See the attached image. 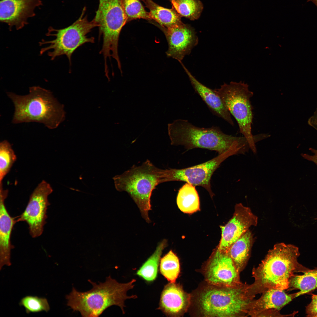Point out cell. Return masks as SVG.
<instances>
[{
  "instance_id": "9c48e42d",
  "label": "cell",
  "mask_w": 317,
  "mask_h": 317,
  "mask_svg": "<svg viewBox=\"0 0 317 317\" xmlns=\"http://www.w3.org/2000/svg\"><path fill=\"white\" fill-rule=\"evenodd\" d=\"M98 25L99 36L103 38L100 53L104 62L113 57L120 62L118 53V41L121 31L127 23L122 0H99L98 8L93 19Z\"/></svg>"
},
{
  "instance_id": "d6a6232c",
  "label": "cell",
  "mask_w": 317,
  "mask_h": 317,
  "mask_svg": "<svg viewBox=\"0 0 317 317\" xmlns=\"http://www.w3.org/2000/svg\"><path fill=\"white\" fill-rule=\"evenodd\" d=\"M317 7V0H310Z\"/></svg>"
},
{
  "instance_id": "7a4b0ae2",
  "label": "cell",
  "mask_w": 317,
  "mask_h": 317,
  "mask_svg": "<svg viewBox=\"0 0 317 317\" xmlns=\"http://www.w3.org/2000/svg\"><path fill=\"white\" fill-rule=\"evenodd\" d=\"M168 130L171 144L182 146L188 150L205 149L215 151L220 155L229 150L235 149L244 154L250 149L244 136L227 134L218 127H200L188 120L178 119L168 124Z\"/></svg>"
},
{
  "instance_id": "277c9868",
  "label": "cell",
  "mask_w": 317,
  "mask_h": 317,
  "mask_svg": "<svg viewBox=\"0 0 317 317\" xmlns=\"http://www.w3.org/2000/svg\"><path fill=\"white\" fill-rule=\"evenodd\" d=\"M14 107V124L35 122L50 129L57 128L65 118L64 106L50 90L38 86L31 87L25 95L7 92Z\"/></svg>"
},
{
  "instance_id": "603a6c76",
  "label": "cell",
  "mask_w": 317,
  "mask_h": 317,
  "mask_svg": "<svg viewBox=\"0 0 317 317\" xmlns=\"http://www.w3.org/2000/svg\"><path fill=\"white\" fill-rule=\"evenodd\" d=\"M166 245V240H163L158 245L154 252L137 271L138 276L148 282L153 281L156 279L161 256Z\"/></svg>"
},
{
  "instance_id": "8fae6325",
  "label": "cell",
  "mask_w": 317,
  "mask_h": 317,
  "mask_svg": "<svg viewBox=\"0 0 317 317\" xmlns=\"http://www.w3.org/2000/svg\"><path fill=\"white\" fill-rule=\"evenodd\" d=\"M53 191L49 183L42 181L31 194L23 212L17 217V222H25L28 224L29 233L33 238L40 236L43 232L48 207L50 205L48 198Z\"/></svg>"
},
{
  "instance_id": "d6986e66",
  "label": "cell",
  "mask_w": 317,
  "mask_h": 317,
  "mask_svg": "<svg viewBox=\"0 0 317 317\" xmlns=\"http://www.w3.org/2000/svg\"><path fill=\"white\" fill-rule=\"evenodd\" d=\"M257 299H254L250 303L248 316L257 317L260 313L267 310L279 311L285 305L297 297V292L291 294L284 290L276 289H269L262 293Z\"/></svg>"
},
{
  "instance_id": "f546056e",
  "label": "cell",
  "mask_w": 317,
  "mask_h": 317,
  "mask_svg": "<svg viewBox=\"0 0 317 317\" xmlns=\"http://www.w3.org/2000/svg\"><path fill=\"white\" fill-rule=\"evenodd\" d=\"M306 312L307 316L317 317V295H312L311 301L306 307Z\"/></svg>"
},
{
  "instance_id": "5bb4252c",
  "label": "cell",
  "mask_w": 317,
  "mask_h": 317,
  "mask_svg": "<svg viewBox=\"0 0 317 317\" xmlns=\"http://www.w3.org/2000/svg\"><path fill=\"white\" fill-rule=\"evenodd\" d=\"M258 217L249 207L242 203L235 205L232 217L224 226H221V238L217 248L227 252L230 247L252 226H256Z\"/></svg>"
},
{
  "instance_id": "52a82bcc",
  "label": "cell",
  "mask_w": 317,
  "mask_h": 317,
  "mask_svg": "<svg viewBox=\"0 0 317 317\" xmlns=\"http://www.w3.org/2000/svg\"><path fill=\"white\" fill-rule=\"evenodd\" d=\"M85 11L84 7L78 18L67 27L59 29L49 27L46 36H53L54 39L49 41L42 40L40 43V45H47L41 49L40 54L48 51V55L51 60L65 55L71 64L72 55L78 48L86 43H94L95 38L88 37L87 35L98 25L93 19L88 21L87 16L85 15Z\"/></svg>"
},
{
  "instance_id": "44dd1931",
  "label": "cell",
  "mask_w": 317,
  "mask_h": 317,
  "mask_svg": "<svg viewBox=\"0 0 317 317\" xmlns=\"http://www.w3.org/2000/svg\"><path fill=\"white\" fill-rule=\"evenodd\" d=\"M149 10L152 20L161 28H167L181 22V16L172 7L169 9L161 6L152 0H141Z\"/></svg>"
},
{
  "instance_id": "5b68a950",
  "label": "cell",
  "mask_w": 317,
  "mask_h": 317,
  "mask_svg": "<svg viewBox=\"0 0 317 317\" xmlns=\"http://www.w3.org/2000/svg\"><path fill=\"white\" fill-rule=\"evenodd\" d=\"M245 283L236 287L208 284L199 291L195 299L198 309L207 317L248 316L249 306L255 297Z\"/></svg>"
},
{
  "instance_id": "f1b7e54d",
  "label": "cell",
  "mask_w": 317,
  "mask_h": 317,
  "mask_svg": "<svg viewBox=\"0 0 317 317\" xmlns=\"http://www.w3.org/2000/svg\"><path fill=\"white\" fill-rule=\"evenodd\" d=\"M19 304L24 308L27 313L43 311L47 312L50 310L47 299L37 296H25L21 299Z\"/></svg>"
},
{
  "instance_id": "83f0119b",
  "label": "cell",
  "mask_w": 317,
  "mask_h": 317,
  "mask_svg": "<svg viewBox=\"0 0 317 317\" xmlns=\"http://www.w3.org/2000/svg\"><path fill=\"white\" fill-rule=\"evenodd\" d=\"M122 3L128 22L138 19L152 20L139 0H122Z\"/></svg>"
},
{
  "instance_id": "4fadbf2b",
  "label": "cell",
  "mask_w": 317,
  "mask_h": 317,
  "mask_svg": "<svg viewBox=\"0 0 317 317\" xmlns=\"http://www.w3.org/2000/svg\"><path fill=\"white\" fill-rule=\"evenodd\" d=\"M161 28L168 44L167 56L181 63L185 57L190 53L198 43V38L194 29L182 22Z\"/></svg>"
},
{
  "instance_id": "e0dca14e",
  "label": "cell",
  "mask_w": 317,
  "mask_h": 317,
  "mask_svg": "<svg viewBox=\"0 0 317 317\" xmlns=\"http://www.w3.org/2000/svg\"><path fill=\"white\" fill-rule=\"evenodd\" d=\"M8 190L0 188V270L5 265L10 266L11 250L14 246L11 244V237L12 230L16 222V218L11 216L7 211L5 201Z\"/></svg>"
},
{
  "instance_id": "1f68e13d",
  "label": "cell",
  "mask_w": 317,
  "mask_h": 317,
  "mask_svg": "<svg viewBox=\"0 0 317 317\" xmlns=\"http://www.w3.org/2000/svg\"><path fill=\"white\" fill-rule=\"evenodd\" d=\"M308 123L317 131V108L313 115L308 120Z\"/></svg>"
},
{
  "instance_id": "ffe728a7",
  "label": "cell",
  "mask_w": 317,
  "mask_h": 317,
  "mask_svg": "<svg viewBox=\"0 0 317 317\" xmlns=\"http://www.w3.org/2000/svg\"><path fill=\"white\" fill-rule=\"evenodd\" d=\"M253 242V235L249 230L230 247L226 252L232 259L240 273L247 265Z\"/></svg>"
},
{
  "instance_id": "484cf974",
  "label": "cell",
  "mask_w": 317,
  "mask_h": 317,
  "mask_svg": "<svg viewBox=\"0 0 317 317\" xmlns=\"http://www.w3.org/2000/svg\"><path fill=\"white\" fill-rule=\"evenodd\" d=\"M160 271L169 281L175 283L180 272L179 260L176 254L170 250L161 259Z\"/></svg>"
},
{
  "instance_id": "8992f818",
  "label": "cell",
  "mask_w": 317,
  "mask_h": 317,
  "mask_svg": "<svg viewBox=\"0 0 317 317\" xmlns=\"http://www.w3.org/2000/svg\"><path fill=\"white\" fill-rule=\"evenodd\" d=\"M164 171L147 160L141 165H134L113 178L117 190L125 191L129 194L147 222L150 221L148 212L151 209V193L156 186L164 182Z\"/></svg>"
},
{
  "instance_id": "4316f807",
  "label": "cell",
  "mask_w": 317,
  "mask_h": 317,
  "mask_svg": "<svg viewBox=\"0 0 317 317\" xmlns=\"http://www.w3.org/2000/svg\"><path fill=\"white\" fill-rule=\"evenodd\" d=\"M17 157L11 144L6 140L0 143V183L11 169Z\"/></svg>"
},
{
  "instance_id": "ac0fdd59",
  "label": "cell",
  "mask_w": 317,
  "mask_h": 317,
  "mask_svg": "<svg viewBox=\"0 0 317 317\" xmlns=\"http://www.w3.org/2000/svg\"><path fill=\"white\" fill-rule=\"evenodd\" d=\"M181 64L188 75L195 91L201 97L212 113L233 126L234 123L231 114L221 98L214 90L200 82L192 74L183 63Z\"/></svg>"
},
{
  "instance_id": "4dcf8cb0",
  "label": "cell",
  "mask_w": 317,
  "mask_h": 317,
  "mask_svg": "<svg viewBox=\"0 0 317 317\" xmlns=\"http://www.w3.org/2000/svg\"><path fill=\"white\" fill-rule=\"evenodd\" d=\"M309 149L313 153V155L304 154L301 155L305 159L313 162L317 166V150L311 148H310Z\"/></svg>"
},
{
  "instance_id": "836d02e7",
  "label": "cell",
  "mask_w": 317,
  "mask_h": 317,
  "mask_svg": "<svg viewBox=\"0 0 317 317\" xmlns=\"http://www.w3.org/2000/svg\"><path fill=\"white\" fill-rule=\"evenodd\" d=\"M316 219H317V217L316 218Z\"/></svg>"
},
{
  "instance_id": "7c38bea8",
  "label": "cell",
  "mask_w": 317,
  "mask_h": 317,
  "mask_svg": "<svg viewBox=\"0 0 317 317\" xmlns=\"http://www.w3.org/2000/svg\"><path fill=\"white\" fill-rule=\"evenodd\" d=\"M203 272L209 284L236 287L243 284L240 280V273L231 257L227 252L217 248L205 264Z\"/></svg>"
},
{
  "instance_id": "3957f363",
  "label": "cell",
  "mask_w": 317,
  "mask_h": 317,
  "mask_svg": "<svg viewBox=\"0 0 317 317\" xmlns=\"http://www.w3.org/2000/svg\"><path fill=\"white\" fill-rule=\"evenodd\" d=\"M92 285L89 291L80 292L73 287L70 293L66 296L67 305L73 311L79 312L83 317H98L107 308L117 306L125 313L124 301L128 299H136L137 296L127 295V291L133 289L136 281L133 279L125 283H119L110 276L104 282L97 284L90 279Z\"/></svg>"
},
{
  "instance_id": "ba28073f",
  "label": "cell",
  "mask_w": 317,
  "mask_h": 317,
  "mask_svg": "<svg viewBox=\"0 0 317 317\" xmlns=\"http://www.w3.org/2000/svg\"><path fill=\"white\" fill-rule=\"evenodd\" d=\"M214 90L236 119L240 132L247 139L254 154H256L255 136L252 134V130L253 114L250 98L253 93L249 90L248 85L241 81H232L229 84L224 83Z\"/></svg>"
},
{
  "instance_id": "d4e9b609",
  "label": "cell",
  "mask_w": 317,
  "mask_h": 317,
  "mask_svg": "<svg viewBox=\"0 0 317 317\" xmlns=\"http://www.w3.org/2000/svg\"><path fill=\"white\" fill-rule=\"evenodd\" d=\"M181 16L194 21L200 17L203 9L200 0H168Z\"/></svg>"
},
{
  "instance_id": "cb8c5ba5",
  "label": "cell",
  "mask_w": 317,
  "mask_h": 317,
  "mask_svg": "<svg viewBox=\"0 0 317 317\" xmlns=\"http://www.w3.org/2000/svg\"><path fill=\"white\" fill-rule=\"evenodd\" d=\"M302 275L294 274L289 281L288 290H299L297 297L308 293L317 288V268L309 269Z\"/></svg>"
},
{
  "instance_id": "2e32d148",
  "label": "cell",
  "mask_w": 317,
  "mask_h": 317,
  "mask_svg": "<svg viewBox=\"0 0 317 317\" xmlns=\"http://www.w3.org/2000/svg\"><path fill=\"white\" fill-rule=\"evenodd\" d=\"M191 298L180 284L170 282L164 286L161 292L158 309L167 316H181L188 310Z\"/></svg>"
},
{
  "instance_id": "6da1fadb",
  "label": "cell",
  "mask_w": 317,
  "mask_h": 317,
  "mask_svg": "<svg viewBox=\"0 0 317 317\" xmlns=\"http://www.w3.org/2000/svg\"><path fill=\"white\" fill-rule=\"evenodd\" d=\"M298 248L284 243L275 245L265 258L252 270L254 281L249 289L253 295L270 289H288L289 281L295 272L303 273L309 270L299 264Z\"/></svg>"
},
{
  "instance_id": "7402d4cb",
  "label": "cell",
  "mask_w": 317,
  "mask_h": 317,
  "mask_svg": "<svg viewBox=\"0 0 317 317\" xmlns=\"http://www.w3.org/2000/svg\"><path fill=\"white\" fill-rule=\"evenodd\" d=\"M176 202L184 213L191 214L200 210V200L195 186L186 183L179 190Z\"/></svg>"
},
{
  "instance_id": "30bf717a",
  "label": "cell",
  "mask_w": 317,
  "mask_h": 317,
  "mask_svg": "<svg viewBox=\"0 0 317 317\" xmlns=\"http://www.w3.org/2000/svg\"><path fill=\"white\" fill-rule=\"evenodd\" d=\"M240 154L238 150H229L203 163L182 169H165L164 181H183L194 186L205 188L211 197L214 195L211 179L215 171L225 160L232 156Z\"/></svg>"
},
{
  "instance_id": "9a60e30c",
  "label": "cell",
  "mask_w": 317,
  "mask_h": 317,
  "mask_svg": "<svg viewBox=\"0 0 317 317\" xmlns=\"http://www.w3.org/2000/svg\"><path fill=\"white\" fill-rule=\"evenodd\" d=\"M42 5L41 0H1L0 21L10 29L15 26L19 30L28 23V18L35 16V9Z\"/></svg>"
}]
</instances>
